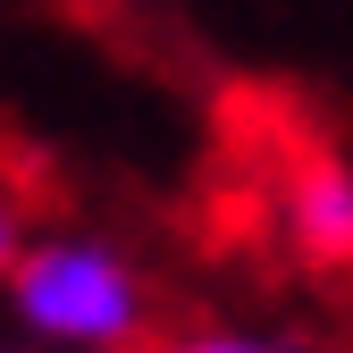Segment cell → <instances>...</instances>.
Instances as JSON below:
<instances>
[{
	"label": "cell",
	"instance_id": "3957f363",
	"mask_svg": "<svg viewBox=\"0 0 353 353\" xmlns=\"http://www.w3.org/2000/svg\"><path fill=\"white\" fill-rule=\"evenodd\" d=\"M160 353H303V345H286L270 328H185V336H168Z\"/></svg>",
	"mask_w": 353,
	"mask_h": 353
},
{
	"label": "cell",
	"instance_id": "277c9868",
	"mask_svg": "<svg viewBox=\"0 0 353 353\" xmlns=\"http://www.w3.org/2000/svg\"><path fill=\"white\" fill-rule=\"evenodd\" d=\"M26 219H34V210H26V185H17L9 168H0V278L17 270V252H26V236H34Z\"/></svg>",
	"mask_w": 353,
	"mask_h": 353
},
{
	"label": "cell",
	"instance_id": "5b68a950",
	"mask_svg": "<svg viewBox=\"0 0 353 353\" xmlns=\"http://www.w3.org/2000/svg\"><path fill=\"white\" fill-rule=\"evenodd\" d=\"M126 353H152V345H126Z\"/></svg>",
	"mask_w": 353,
	"mask_h": 353
},
{
	"label": "cell",
	"instance_id": "7a4b0ae2",
	"mask_svg": "<svg viewBox=\"0 0 353 353\" xmlns=\"http://www.w3.org/2000/svg\"><path fill=\"white\" fill-rule=\"evenodd\" d=\"M278 236L312 270H353V160L312 143L278 176Z\"/></svg>",
	"mask_w": 353,
	"mask_h": 353
},
{
	"label": "cell",
	"instance_id": "6da1fadb",
	"mask_svg": "<svg viewBox=\"0 0 353 353\" xmlns=\"http://www.w3.org/2000/svg\"><path fill=\"white\" fill-rule=\"evenodd\" d=\"M17 328L42 353H126L152 336V278L143 261L110 244V236H84V228H51V236H26L17 270L0 278Z\"/></svg>",
	"mask_w": 353,
	"mask_h": 353
},
{
	"label": "cell",
	"instance_id": "8992f818",
	"mask_svg": "<svg viewBox=\"0 0 353 353\" xmlns=\"http://www.w3.org/2000/svg\"><path fill=\"white\" fill-rule=\"evenodd\" d=\"M0 353H17V345H0Z\"/></svg>",
	"mask_w": 353,
	"mask_h": 353
}]
</instances>
